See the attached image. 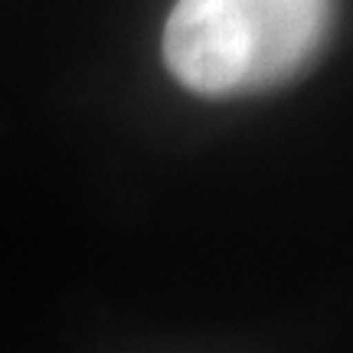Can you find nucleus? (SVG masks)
<instances>
[{"label":"nucleus","instance_id":"1","mask_svg":"<svg viewBox=\"0 0 353 353\" xmlns=\"http://www.w3.org/2000/svg\"><path fill=\"white\" fill-rule=\"evenodd\" d=\"M334 26V0H176L164 63L203 99H242L311 69Z\"/></svg>","mask_w":353,"mask_h":353}]
</instances>
